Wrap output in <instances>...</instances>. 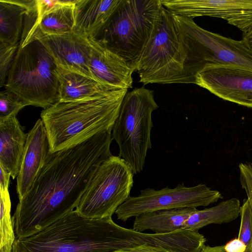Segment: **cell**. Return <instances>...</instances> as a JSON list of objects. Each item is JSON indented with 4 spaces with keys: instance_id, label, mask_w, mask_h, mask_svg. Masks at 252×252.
<instances>
[{
    "instance_id": "obj_1",
    "label": "cell",
    "mask_w": 252,
    "mask_h": 252,
    "mask_svg": "<svg viewBox=\"0 0 252 252\" xmlns=\"http://www.w3.org/2000/svg\"><path fill=\"white\" fill-rule=\"evenodd\" d=\"M112 131L49 152L12 217L16 238L36 233L74 210L100 164L112 156Z\"/></svg>"
},
{
    "instance_id": "obj_2",
    "label": "cell",
    "mask_w": 252,
    "mask_h": 252,
    "mask_svg": "<svg viewBox=\"0 0 252 252\" xmlns=\"http://www.w3.org/2000/svg\"><path fill=\"white\" fill-rule=\"evenodd\" d=\"M127 91L120 88L98 97L59 101L42 110L40 117L49 152L69 149L100 132L112 131Z\"/></svg>"
},
{
    "instance_id": "obj_3",
    "label": "cell",
    "mask_w": 252,
    "mask_h": 252,
    "mask_svg": "<svg viewBox=\"0 0 252 252\" xmlns=\"http://www.w3.org/2000/svg\"><path fill=\"white\" fill-rule=\"evenodd\" d=\"M112 220L87 218L74 210L36 233L16 238L12 252H112Z\"/></svg>"
},
{
    "instance_id": "obj_4",
    "label": "cell",
    "mask_w": 252,
    "mask_h": 252,
    "mask_svg": "<svg viewBox=\"0 0 252 252\" xmlns=\"http://www.w3.org/2000/svg\"><path fill=\"white\" fill-rule=\"evenodd\" d=\"M160 0H122L93 39L121 57L134 71L159 16Z\"/></svg>"
},
{
    "instance_id": "obj_5",
    "label": "cell",
    "mask_w": 252,
    "mask_h": 252,
    "mask_svg": "<svg viewBox=\"0 0 252 252\" xmlns=\"http://www.w3.org/2000/svg\"><path fill=\"white\" fill-rule=\"evenodd\" d=\"M174 18L185 57L183 83L195 84V75L209 64L234 65L252 70V50L242 40L206 30L191 18Z\"/></svg>"
},
{
    "instance_id": "obj_6",
    "label": "cell",
    "mask_w": 252,
    "mask_h": 252,
    "mask_svg": "<svg viewBox=\"0 0 252 252\" xmlns=\"http://www.w3.org/2000/svg\"><path fill=\"white\" fill-rule=\"evenodd\" d=\"M4 87L29 105L45 109L59 101L57 63L39 40L19 45Z\"/></svg>"
},
{
    "instance_id": "obj_7",
    "label": "cell",
    "mask_w": 252,
    "mask_h": 252,
    "mask_svg": "<svg viewBox=\"0 0 252 252\" xmlns=\"http://www.w3.org/2000/svg\"><path fill=\"white\" fill-rule=\"evenodd\" d=\"M158 106L154 92L144 87L125 95L112 130L119 148V157L136 174L143 170L147 153L152 147V114Z\"/></svg>"
},
{
    "instance_id": "obj_8",
    "label": "cell",
    "mask_w": 252,
    "mask_h": 252,
    "mask_svg": "<svg viewBox=\"0 0 252 252\" xmlns=\"http://www.w3.org/2000/svg\"><path fill=\"white\" fill-rule=\"evenodd\" d=\"M185 59L174 15L162 5L137 66L140 82L183 83Z\"/></svg>"
},
{
    "instance_id": "obj_9",
    "label": "cell",
    "mask_w": 252,
    "mask_h": 252,
    "mask_svg": "<svg viewBox=\"0 0 252 252\" xmlns=\"http://www.w3.org/2000/svg\"><path fill=\"white\" fill-rule=\"evenodd\" d=\"M134 175L123 159L111 156L96 169L75 211L89 218H112L130 196Z\"/></svg>"
},
{
    "instance_id": "obj_10",
    "label": "cell",
    "mask_w": 252,
    "mask_h": 252,
    "mask_svg": "<svg viewBox=\"0 0 252 252\" xmlns=\"http://www.w3.org/2000/svg\"><path fill=\"white\" fill-rule=\"evenodd\" d=\"M221 193L205 184L190 187L184 183L175 188L168 187L159 190L146 188L140 193L130 196L115 212L117 219L123 221L146 212L160 210L207 206L221 198Z\"/></svg>"
},
{
    "instance_id": "obj_11",
    "label": "cell",
    "mask_w": 252,
    "mask_h": 252,
    "mask_svg": "<svg viewBox=\"0 0 252 252\" xmlns=\"http://www.w3.org/2000/svg\"><path fill=\"white\" fill-rule=\"evenodd\" d=\"M195 84L223 100L252 108V70L231 64H207L195 75Z\"/></svg>"
},
{
    "instance_id": "obj_12",
    "label": "cell",
    "mask_w": 252,
    "mask_h": 252,
    "mask_svg": "<svg viewBox=\"0 0 252 252\" xmlns=\"http://www.w3.org/2000/svg\"><path fill=\"white\" fill-rule=\"evenodd\" d=\"M174 15L222 19L246 33L252 29V0H160Z\"/></svg>"
},
{
    "instance_id": "obj_13",
    "label": "cell",
    "mask_w": 252,
    "mask_h": 252,
    "mask_svg": "<svg viewBox=\"0 0 252 252\" xmlns=\"http://www.w3.org/2000/svg\"><path fill=\"white\" fill-rule=\"evenodd\" d=\"M37 39L45 46L57 65L95 79L89 65L92 50L89 39L72 31Z\"/></svg>"
},
{
    "instance_id": "obj_14",
    "label": "cell",
    "mask_w": 252,
    "mask_h": 252,
    "mask_svg": "<svg viewBox=\"0 0 252 252\" xmlns=\"http://www.w3.org/2000/svg\"><path fill=\"white\" fill-rule=\"evenodd\" d=\"M49 153L47 131L42 120L39 119L28 133L20 170L16 177L19 201L30 189Z\"/></svg>"
},
{
    "instance_id": "obj_15",
    "label": "cell",
    "mask_w": 252,
    "mask_h": 252,
    "mask_svg": "<svg viewBox=\"0 0 252 252\" xmlns=\"http://www.w3.org/2000/svg\"><path fill=\"white\" fill-rule=\"evenodd\" d=\"M90 40L92 50L89 65L94 78L111 87L127 90L131 88L134 71L119 56L94 41Z\"/></svg>"
},
{
    "instance_id": "obj_16",
    "label": "cell",
    "mask_w": 252,
    "mask_h": 252,
    "mask_svg": "<svg viewBox=\"0 0 252 252\" xmlns=\"http://www.w3.org/2000/svg\"><path fill=\"white\" fill-rule=\"evenodd\" d=\"M122 0H76L73 31L93 39L108 22Z\"/></svg>"
},
{
    "instance_id": "obj_17",
    "label": "cell",
    "mask_w": 252,
    "mask_h": 252,
    "mask_svg": "<svg viewBox=\"0 0 252 252\" xmlns=\"http://www.w3.org/2000/svg\"><path fill=\"white\" fill-rule=\"evenodd\" d=\"M16 116L0 121V166L17 177L25 151L28 133Z\"/></svg>"
},
{
    "instance_id": "obj_18",
    "label": "cell",
    "mask_w": 252,
    "mask_h": 252,
    "mask_svg": "<svg viewBox=\"0 0 252 252\" xmlns=\"http://www.w3.org/2000/svg\"><path fill=\"white\" fill-rule=\"evenodd\" d=\"M57 72L60 85L59 101L61 102L98 97L120 89L108 86L96 79L67 70L57 64Z\"/></svg>"
},
{
    "instance_id": "obj_19",
    "label": "cell",
    "mask_w": 252,
    "mask_h": 252,
    "mask_svg": "<svg viewBox=\"0 0 252 252\" xmlns=\"http://www.w3.org/2000/svg\"><path fill=\"white\" fill-rule=\"evenodd\" d=\"M196 209L183 208L144 213L135 217L132 229L141 232L151 230L157 234L183 229L184 222Z\"/></svg>"
},
{
    "instance_id": "obj_20",
    "label": "cell",
    "mask_w": 252,
    "mask_h": 252,
    "mask_svg": "<svg viewBox=\"0 0 252 252\" xmlns=\"http://www.w3.org/2000/svg\"><path fill=\"white\" fill-rule=\"evenodd\" d=\"M75 0H63L62 4L43 15L37 24L27 44L44 36L73 31Z\"/></svg>"
},
{
    "instance_id": "obj_21",
    "label": "cell",
    "mask_w": 252,
    "mask_h": 252,
    "mask_svg": "<svg viewBox=\"0 0 252 252\" xmlns=\"http://www.w3.org/2000/svg\"><path fill=\"white\" fill-rule=\"evenodd\" d=\"M240 208L239 199L232 198L211 208L201 210L196 209L185 221L183 229L198 231L211 224H220L231 222L239 216Z\"/></svg>"
},
{
    "instance_id": "obj_22",
    "label": "cell",
    "mask_w": 252,
    "mask_h": 252,
    "mask_svg": "<svg viewBox=\"0 0 252 252\" xmlns=\"http://www.w3.org/2000/svg\"><path fill=\"white\" fill-rule=\"evenodd\" d=\"M27 11L26 0H0V43H20Z\"/></svg>"
},
{
    "instance_id": "obj_23",
    "label": "cell",
    "mask_w": 252,
    "mask_h": 252,
    "mask_svg": "<svg viewBox=\"0 0 252 252\" xmlns=\"http://www.w3.org/2000/svg\"><path fill=\"white\" fill-rule=\"evenodd\" d=\"M0 252H12L16 236L10 215L11 203L8 189H0Z\"/></svg>"
},
{
    "instance_id": "obj_24",
    "label": "cell",
    "mask_w": 252,
    "mask_h": 252,
    "mask_svg": "<svg viewBox=\"0 0 252 252\" xmlns=\"http://www.w3.org/2000/svg\"><path fill=\"white\" fill-rule=\"evenodd\" d=\"M29 104L13 92L5 89L0 93V121L13 116Z\"/></svg>"
},
{
    "instance_id": "obj_25",
    "label": "cell",
    "mask_w": 252,
    "mask_h": 252,
    "mask_svg": "<svg viewBox=\"0 0 252 252\" xmlns=\"http://www.w3.org/2000/svg\"><path fill=\"white\" fill-rule=\"evenodd\" d=\"M240 214L241 224L238 238L249 247L252 244V210L248 199L244 200Z\"/></svg>"
},
{
    "instance_id": "obj_26",
    "label": "cell",
    "mask_w": 252,
    "mask_h": 252,
    "mask_svg": "<svg viewBox=\"0 0 252 252\" xmlns=\"http://www.w3.org/2000/svg\"><path fill=\"white\" fill-rule=\"evenodd\" d=\"M19 43L9 45L0 43V87L5 85L8 73L12 63Z\"/></svg>"
},
{
    "instance_id": "obj_27",
    "label": "cell",
    "mask_w": 252,
    "mask_h": 252,
    "mask_svg": "<svg viewBox=\"0 0 252 252\" xmlns=\"http://www.w3.org/2000/svg\"><path fill=\"white\" fill-rule=\"evenodd\" d=\"M239 169L240 184L246 191L252 210V165L241 163Z\"/></svg>"
},
{
    "instance_id": "obj_28",
    "label": "cell",
    "mask_w": 252,
    "mask_h": 252,
    "mask_svg": "<svg viewBox=\"0 0 252 252\" xmlns=\"http://www.w3.org/2000/svg\"><path fill=\"white\" fill-rule=\"evenodd\" d=\"M247 248V246L238 238L233 239L224 245L226 252H245Z\"/></svg>"
},
{
    "instance_id": "obj_29",
    "label": "cell",
    "mask_w": 252,
    "mask_h": 252,
    "mask_svg": "<svg viewBox=\"0 0 252 252\" xmlns=\"http://www.w3.org/2000/svg\"><path fill=\"white\" fill-rule=\"evenodd\" d=\"M115 252H171L165 249L143 245L128 249H123Z\"/></svg>"
},
{
    "instance_id": "obj_30",
    "label": "cell",
    "mask_w": 252,
    "mask_h": 252,
    "mask_svg": "<svg viewBox=\"0 0 252 252\" xmlns=\"http://www.w3.org/2000/svg\"><path fill=\"white\" fill-rule=\"evenodd\" d=\"M10 174L0 166V189H8Z\"/></svg>"
},
{
    "instance_id": "obj_31",
    "label": "cell",
    "mask_w": 252,
    "mask_h": 252,
    "mask_svg": "<svg viewBox=\"0 0 252 252\" xmlns=\"http://www.w3.org/2000/svg\"><path fill=\"white\" fill-rule=\"evenodd\" d=\"M200 252H226L224 250V245L215 247L205 246ZM245 252H252V244L247 247Z\"/></svg>"
}]
</instances>
